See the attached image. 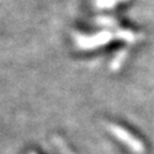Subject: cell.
Instances as JSON below:
<instances>
[{"label": "cell", "mask_w": 154, "mask_h": 154, "mask_svg": "<svg viewBox=\"0 0 154 154\" xmlns=\"http://www.w3.org/2000/svg\"><path fill=\"white\" fill-rule=\"evenodd\" d=\"M109 130L110 132L116 138L119 139L121 143H123L128 149H130L132 153L135 154H143L145 152V146L144 144L136 138L132 134L126 130L125 128L118 125H109Z\"/></svg>", "instance_id": "cell-1"}, {"label": "cell", "mask_w": 154, "mask_h": 154, "mask_svg": "<svg viewBox=\"0 0 154 154\" xmlns=\"http://www.w3.org/2000/svg\"><path fill=\"white\" fill-rule=\"evenodd\" d=\"M113 37H114V34L111 31L106 30V31L98 32L95 35H80V34H78L75 37V40H77V45L81 49L88 50L95 49L97 47L109 44Z\"/></svg>", "instance_id": "cell-2"}, {"label": "cell", "mask_w": 154, "mask_h": 154, "mask_svg": "<svg viewBox=\"0 0 154 154\" xmlns=\"http://www.w3.org/2000/svg\"><path fill=\"white\" fill-rule=\"evenodd\" d=\"M114 37L116 39H120V40H123V41H127V42H135L136 39H137V34L130 31V30H125V29H120L116 31L114 33Z\"/></svg>", "instance_id": "cell-3"}, {"label": "cell", "mask_w": 154, "mask_h": 154, "mask_svg": "<svg viewBox=\"0 0 154 154\" xmlns=\"http://www.w3.org/2000/svg\"><path fill=\"white\" fill-rule=\"evenodd\" d=\"M126 57H127V49L120 50V51L116 55L113 62L111 63V69H112L113 71H116L118 69H120V66H121L122 63L125 62Z\"/></svg>", "instance_id": "cell-4"}, {"label": "cell", "mask_w": 154, "mask_h": 154, "mask_svg": "<svg viewBox=\"0 0 154 154\" xmlns=\"http://www.w3.org/2000/svg\"><path fill=\"white\" fill-rule=\"evenodd\" d=\"M126 1V0H95V6L100 9H109V8H113L119 2Z\"/></svg>", "instance_id": "cell-5"}, {"label": "cell", "mask_w": 154, "mask_h": 154, "mask_svg": "<svg viewBox=\"0 0 154 154\" xmlns=\"http://www.w3.org/2000/svg\"><path fill=\"white\" fill-rule=\"evenodd\" d=\"M96 23L98 25H103V26H107V28H114V26H116V20H113V18L107 16H102L96 18Z\"/></svg>", "instance_id": "cell-6"}]
</instances>
